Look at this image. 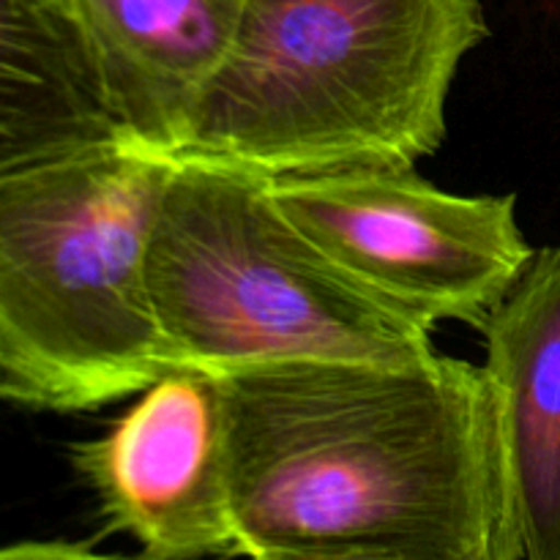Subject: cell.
<instances>
[{
    "label": "cell",
    "instance_id": "6da1fadb",
    "mask_svg": "<svg viewBox=\"0 0 560 560\" xmlns=\"http://www.w3.org/2000/svg\"><path fill=\"white\" fill-rule=\"evenodd\" d=\"M257 560H517L481 366L293 361L217 375Z\"/></svg>",
    "mask_w": 560,
    "mask_h": 560
},
{
    "label": "cell",
    "instance_id": "7a4b0ae2",
    "mask_svg": "<svg viewBox=\"0 0 560 560\" xmlns=\"http://www.w3.org/2000/svg\"><path fill=\"white\" fill-rule=\"evenodd\" d=\"M487 33L481 0H244L173 159L266 178L416 167Z\"/></svg>",
    "mask_w": 560,
    "mask_h": 560
},
{
    "label": "cell",
    "instance_id": "3957f363",
    "mask_svg": "<svg viewBox=\"0 0 560 560\" xmlns=\"http://www.w3.org/2000/svg\"><path fill=\"white\" fill-rule=\"evenodd\" d=\"M170 170L113 140L0 175V397L91 410L175 370L145 271Z\"/></svg>",
    "mask_w": 560,
    "mask_h": 560
},
{
    "label": "cell",
    "instance_id": "277c9868",
    "mask_svg": "<svg viewBox=\"0 0 560 560\" xmlns=\"http://www.w3.org/2000/svg\"><path fill=\"white\" fill-rule=\"evenodd\" d=\"M145 271L175 370L405 364L438 353L430 326L334 268L277 206L271 178L252 170L173 159Z\"/></svg>",
    "mask_w": 560,
    "mask_h": 560
},
{
    "label": "cell",
    "instance_id": "5b68a950",
    "mask_svg": "<svg viewBox=\"0 0 560 560\" xmlns=\"http://www.w3.org/2000/svg\"><path fill=\"white\" fill-rule=\"evenodd\" d=\"M271 195L350 282L430 328L485 331L536 255L517 195H454L413 167L271 178Z\"/></svg>",
    "mask_w": 560,
    "mask_h": 560
},
{
    "label": "cell",
    "instance_id": "8992f818",
    "mask_svg": "<svg viewBox=\"0 0 560 560\" xmlns=\"http://www.w3.org/2000/svg\"><path fill=\"white\" fill-rule=\"evenodd\" d=\"M74 463L145 558L235 556L228 408L211 372L162 375L107 435L77 446Z\"/></svg>",
    "mask_w": 560,
    "mask_h": 560
},
{
    "label": "cell",
    "instance_id": "52a82bcc",
    "mask_svg": "<svg viewBox=\"0 0 560 560\" xmlns=\"http://www.w3.org/2000/svg\"><path fill=\"white\" fill-rule=\"evenodd\" d=\"M481 334L517 560H560V246L536 249Z\"/></svg>",
    "mask_w": 560,
    "mask_h": 560
},
{
    "label": "cell",
    "instance_id": "ba28073f",
    "mask_svg": "<svg viewBox=\"0 0 560 560\" xmlns=\"http://www.w3.org/2000/svg\"><path fill=\"white\" fill-rule=\"evenodd\" d=\"M129 140L80 0H0V175Z\"/></svg>",
    "mask_w": 560,
    "mask_h": 560
},
{
    "label": "cell",
    "instance_id": "9c48e42d",
    "mask_svg": "<svg viewBox=\"0 0 560 560\" xmlns=\"http://www.w3.org/2000/svg\"><path fill=\"white\" fill-rule=\"evenodd\" d=\"M244 0H80L129 140L175 156Z\"/></svg>",
    "mask_w": 560,
    "mask_h": 560
}]
</instances>
